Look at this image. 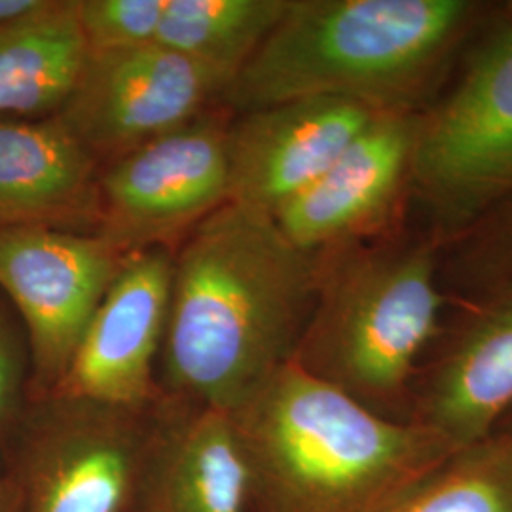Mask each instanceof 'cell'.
Masks as SVG:
<instances>
[{
  "mask_svg": "<svg viewBox=\"0 0 512 512\" xmlns=\"http://www.w3.org/2000/svg\"><path fill=\"white\" fill-rule=\"evenodd\" d=\"M317 294L315 256L296 249L274 219L224 203L173 255L162 395L238 410L293 361Z\"/></svg>",
  "mask_w": 512,
  "mask_h": 512,
  "instance_id": "1",
  "label": "cell"
},
{
  "mask_svg": "<svg viewBox=\"0 0 512 512\" xmlns=\"http://www.w3.org/2000/svg\"><path fill=\"white\" fill-rule=\"evenodd\" d=\"M230 414L258 512H382L458 452L294 361Z\"/></svg>",
  "mask_w": 512,
  "mask_h": 512,
  "instance_id": "2",
  "label": "cell"
},
{
  "mask_svg": "<svg viewBox=\"0 0 512 512\" xmlns=\"http://www.w3.org/2000/svg\"><path fill=\"white\" fill-rule=\"evenodd\" d=\"M465 0H289L274 31L236 74L230 114L338 97L408 110L469 29Z\"/></svg>",
  "mask_w": 512,
  "mask_h": 512,
  "instance_id": "3",
  "label": "cell"
},
{
  "mask_svg": "<svg viewBox=\"0 0 512 512\" xmlns=\"http://www.w3.org/2000/svg\"><path fill=\"white\" fill-rule=\"evenodd\" d=\"M444 298L433 243L378 249L321 274L293 361L382 414L403 401Z\"/></svg>",
  "mask_w": 512,
  "mask_h": 512,
  "instance_id": "4",
  "label": "cell"
},
{
  "mask_svg": "<svg viewBox=\"0 0 512 512\" xmlns=\"http://www.w3.org/2000/svg\"><path fill=\"white\" fill-rule=\"evenodd\" d=\"M412 183L440 234L467 228L512 196V4L456 88L420 116Z\"/></svg>",
  "mask_w": 512,
  "mask_h": 512,
  "instance_id": "5",
  "label": "cell"
},
{
  "mask_svg": "<svg viewBox=\"0 0 512 512\" xmlns=\"http://www.w3.org/2000/svg\"><path fill=\"white\" fill-rule=\"evenodd\" d=\"M230 118L207 110L99 173L97 236L129 255L167 247L230 202Z\"/></svg>",
  "mask_w": 512,
  "mask_h": 512,
  "instance_id": "6",
  "label": "cell"
},
{
  "mask_svg": "<svg viewBox=\"0 0 512 512\" xmlns=\"http://www.w3.org/2000/svg\"><path fill=\"white\" fill-rule=\"evenodd\" d=\"M158 403L44 397L12 480L18 512H133Z\"/></svg>",
  "mask_w": 512,
  "mask_h": 512,
  "instance_id": "7",
  "label": "cell"
},
{
  "mask_svg": "<svg viewBox=\"0 0 512 512\" xmlns=\"http://www.w3.org/2000/svg\"><path fill=\"white\" fill-rule=\"evenodd\" d=\"M228 86L226 76L160 44L88 52L57 116L109 164L213 110Z\"/></svg>",
  "mask_w": 512,
  "mask_h": 512,
  "instance_id": "8",
  "label": "cell"
},
{
  "mask_svg": "<svg viewBox=\"0 0 512 512\" xmlns=\"http://www.w3.org/2000/svg\"><path fill=\"white\" fill-rule=\"evenodd\" d=\"M124 258L97 234L50 226L0 230V289L27 327L42 397L63 382Z\"/></svg>",
  "mask_w": 512,
  "mask_h": 512,
  "instance_id": "9",
  "label": "cell"
},
{
  "mask_svg": "<svg viewBox=\"0 0 512 512\" xmlns=\"http://www.w3.org/2000/svg\"><path fill=\"white\" fill-rule=\"evenodd\" d=\"M173 253H129L52 395L145 410L162 399L158 359L169 315ZM50 397V395H48Z\"/></svg>",
  "mask_w": 512,
  "mask_h": 512,
  "instance_id": "10",
  "label": "cell"
},
{
  "mask_svg": "<svg viewBox=\"0 0 512 512\" xmlns=\"http://www.w3.org/2000/svg\"><path fill=\"white\" fill-rule=\"evenodd\" d=\"M382 112L351 99L310 97L238 114L228 126L230 202L274 219Z\"/></svg>",
  "mask_w": 512,
  "mask_h": 512,
  "instance_id": "11",
  "label": "cell"
},
{
  "mask_svg": "<svg viewBox=\"0 0 512 512\" xmlns=\"http://www.w3.org/2000/svg\"><path fill=\"white\" fill-rule=\"evenodd\" d=\"M418 124L420 116L408 110L382 112L315 183L275 213L279 232L317 256L384 224L412 181Z\"/></svg>",
  "mask_w": 512,
  "mask_h": 512,
  "instance_id": "12",
  "label": "cell"
},
{
  "mask_svg": "<svg viewBox=\"0 0 512 512\" xmlns=\"http://www.w3.org/2000/svg\"><path fill=\"white\" fill-rule=\"evenodd\" d=\"M249 473L230 412L162 395L133 512H247Z\"/></svg>",
  "mask_w": 512,
  "mask_h": 512,
  "instance_id": "13",
  "label": "cell"
},
{
  "mask_svg": "<svg viewBox=\"0 0 512 512\" xmlns=\"http://www.w3.org/2000/svg\"><path fill=\"white\" fill-rule=\"evenodd\" d=\"M99 165L57 114L0 118V230L50 226L95 234Z\"/></svg>",
  "mask_w": 512,
  "mask_h": 512,
  "instance_id": "14",
  "label": "cell"
},
{
  "mask_svg": "<svg viewBox=\"0 0 512 512\" xmlns=\"http://www.w3.org/2000/svg\"><path fill=\"white\" fill-rule=\"evenodd\" d=\"M512 408V285L465 327L421 391V423L463 450L495 435Z\"/></svg>",
  "mask_w": 512,
  "mask_h": 512,
  "instance_id": "15",
  "label": "cell"
},
{
  "mask_svg": "<svg viewBox=\"0 0 512 512\" xmlns=\"http://www.w3.org/2000/svg\"><path fill=\"white\" fill-rule=\"evenodd\" d=\"M88 57L74 0L0 25V118H46L63 109Z\"/></svg>",
  "mask_w": 512,
  "mask_h": 512,
  "instance_id": "16",
  "label": "cell"
},
{
  "mask_svg": "<svg viewBox=\"0 0 512 512\" xmlns=\"http://www.w3.org/2000/svg\"><path fill=\"white\" fill-rule=\"evenodd\" d=\"M287 6L289 0H167L156 44L202 63L232 84Z\"/></svg>",
  "mask_w": 512,
  "mask_h": 512,
  "instance_id": "17",
  "label": "cell"
},
{
  "mask_svg": "<svg viewBox=\"0 0 512 512\" xmlns=\"http://www.w3.org/2000/svg\"><path fill=\"white\" fill-rule=\"evenodd\" d=\"M382 512H512V435L459 450Z\"/></svg>",
  "mask_w": 512,
  "mask_h": 512,
  "instance_id": "18",
  "label": "cell"
},
{
  "mask_svg": "<svg viewBox=\"0 0 512 512\" xmlns=\"http://www.w3.org/2000/svg\"><path fill=\"white\" fill-rule=\"evenodd\" d=\"M88 52L156 44L167 0H74Z\"/></svg>",
  "mask_w": 512,
  "mask_h": 512,
  "instance_id": "19",
  "label": "cell"
},
{
  "mask_svg": "<svg viewBox=\"0 0 512 512\" xmlns=\"http://www.w3.org/2000/svg\"><path fill=\"white\" fill-rule=\"evenodd\" d=\"M475 270L494 281H512V224L484 245Z\"/></svg>",
  "mask_w": 512,
  "mask_h": 512,
  "instance_id": "20",
  "label": "cell"
},
{
  "mask_svg": "<svg viewBox=\"0 0 512 512\" xmlns=\"http://www.w3.org/2000/svg\"><path fill=\"white\" fill-rule=\"evenodd\" d=\"M19 382V361L8 330L0 323V427L8 420Z\"/></svg>",
  "mask_w": 512,
  "mask_h": 512,
  "instance_id": "21",
  "label": "cell"
},
{
  "mask_svg": "<svg viewBox=\"0 0 512 512\" xmlns=\"http://www.w3.org/2000/svg\"><path fill=\"white\" fill-rule=\"evenodd\" d=\"M46 0H0V25L12 23L40 10Z\"/></svg>",
  "mask_w": 512,
  "mask_h": 512,
  "instance_id": "22",
  "label": "cell"
},
{
  "mask_svg": "<svg viewBox=\"0 0 512 512\" xmlns=\"http://www.w3.org/2000/svg\"><path fill=\"white\" fill-rule=\"evenodd\" d=\"M0 512H18V495L12 480L0 476Z\"/></svg>",
  "mask_w": 512,
  "mask_h": 512,
  "instance_id": "23",
  "label": "cell"
},
{
  "mask_svg": "<svg viewBox=\"0 0 512 512\" xmlns=\"http://www.w3.org/2000/svg\"><path fill=\"white\" fill-rule=\"evenodd\" d=\"M507 433H509V435H512V429H511V431H507Z\"/></svg>",
  "mask_w": 512,
  "mask_h": 512,
  "instance_id": "24",
  "label": "cell"
}]
</instances>
